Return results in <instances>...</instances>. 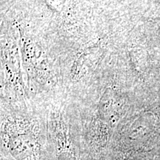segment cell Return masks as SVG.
Listing matches in <instances>:
<instances>
[{
	"label": "cell",
	"instance_id": "1",
	"mask_svg": "<svg viewBox=\"0 0 160 160\" xmlns=\"http://www.w3.org/2000/svg\"><path fill=\"white\" fill-rule=\"evenodd\" d=\"M1 159L50 160L49 139L31 125L8 121L2 131Z\"/></svg>",
	"mask_w": 160,
	"mask_h": 160
},
{
	"label": "cell",
	"instance_id": "2",
	"mask_svg": "<svg viewBox=\"0 0 160 160\" xmlns=\"http://www.w3.org/2000/svg\"><path fill=\"white\" fill-rule=\"evenodd\" d=\"M1 160H3V159H1Z\"/></svg>",
	"mask_w": 160,
	"mask_h": 160
}]
</instances>
